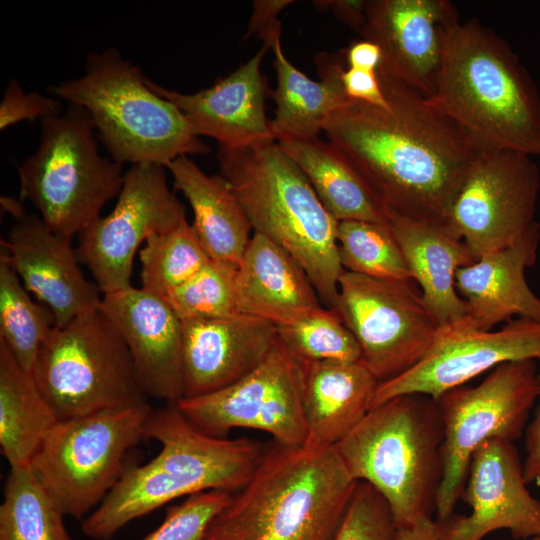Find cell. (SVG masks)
<instances>
[{"label": "cell", "instance_id": "6da1fadb", "mask_svg": "<svg viewBox=\"0 0 540 540\" xmlns=\"http://www.w3.org/2000/svg\"><path fill=\"white\" fill-rule=\"evenodd\" d=\"M377 75L389 107L350 99L323 131L388 212L443 225L483 151L426 96L382 71Z\"/></svg>", "mask_w": 540, "mask_h": 540}, {"label": "cell", "instance_id": "7a4b0ae2", "mask_svg": "<svg viewBox=\"0 0 540 540\" xmlns=\"http://www.w3.org/2000/svg\"><path fill=\"white\" fill-rule=\"evenodd\" d=\"M428 101L482 151L540 157V94L495 31L458 15L443 29L442 60Z\"/></svg>", "mask_w": 540, "mask_h": 540}, {"label": "cell", "instance_id": "3957f363", "mask_svg": "<svg viewBox=\"0 0 540 540\" xmlns=\"http://www.w3.org/2000/svg\"><path fill=\"white\" fill-rule=\"evenodd\" d=\"M146 438L160 443L151 461L125 469L102 503L81 524L85 536L111 540L131 521L193 494L239 491L250 480L265 448L247 438L208 436L197 430L175 404L152 410Z\"/></svg>", "mask_w": 540, "mask_h": 540}, {"label": "cell", "instance_id": "277c9868", "mask_svg": "<svg viewBox=\"0 0 540 540\" xmlns=\"http://www.w3.org/2000/svg\"><path fill=\"white\" fill-rule=\"evenodd\" d=\"M357 483L334 447L276 442L212 520L205 540H331Z\"/></svg>", "mask_w": 540, "mask_h": 540}, {"label": "cell", "instance_id": "5b68a950", "mask_svg": "<svg viewBox=\"0 0 540 540\" xmlns=\"http://www.w3.org/2000/svg\"><path fill=\"white\" fill-rule=\"evenodd\" d=\"M219 175L240 201L254 233L272 240L303 268L319 299L334 309L344 272L337 249L338 221L306 175L277 141L219 148Z\"/></svg>", "mask_w": 540, "mask_h": 540}, {"label": "cell", "instance_id": "8992f818", "mask_svg": "<svg viewBox=\"0 0 540 540\" xmlns=\"http://www.w3.org/2000/svg\"><path fill=\"white\" fill-rule=\"evenodd\" d=\"M442 439L437 400L410 393L372 407L334 448L354 480L380 493L400 527L435 508Z\"/></svg>", "mask_w": 540, "mask_h": 540}, {"label": "cell", "instance_id": "52a82bcc", "mask_svg": "<svg viewBox=\"0 0 540 540\" xmlns=\"http://www.w3.org/2000/svg\"><path fill=\"white\" fill-rule=\"evenodd\" d=\"M49 91L89 113L98 140L121 165L166 168L178 157L209 151L185 115L150 89L140 67L114 47L91 52L83 75Z\"/></svg>", "mask_w": 540, "mask_h": 540}, {"label": "cell", "instance_id": "ba28073f", "mask_svg": "<svg viewBox=\"0 0 540 540\" xmlns=\"http://www.w3.org/2000/svg\"><path fill=\"white\" fill-rule=\"evenodd\" d=\"M41 121L38 149L18 166L19 197L53 232L72 239L121 191L122 165L99 153L94 123L82 107Z\"/></svg>", "mask_w": 540, "mask_h": 540}, {"label": "cell", "instance_id": "9c48e42d", "mask_svg": "<svg viewBox=\"0 0 540 540\" xmlns=\"http://www.w3.org/2000/svg\"><path fill=\"white\" fill-rule=\"evenodd\" d=\"M32 375L59 421L146 402L131 354L101 307L54 326Z\"/></svg>", "mask_w": 540, "mask_h": 540}, {"label": "cell", "instance_id": "30bf717a", "mask_svg": "<svg viewBox=\"0 0 540 540\" xmlns=\"http://www.w3.org/2000/svg\"><path fill=\"white\" fill-rule=\"evenodd\" d=\"M152 410L143 402L53 427L30 466L65 516L81 520L102 503L124 473L128 452L146 438Z\"/></svg>", "mask_w": 540, "mask_h": 540}, {"label": "cell", "instance_id": "8fae6325", "mask_svg": "<svg viewBox=\"0 0 540 540\" xmlns=\"http://www.w3.org/2000/svg\"><path fill=\"white\" fill-rule=\"evenodd\" d=\"M538 396L536 361L525 360L501 364L479 385L458 386L436 399L443 430L437 521L454 514L475 451L492 439L513 443L519 439Z\"/></svg>", "mask_w": 540, "mask_h": 540}, {"label": "cell", "instance_id": "7c38bea8", "mask_svg": "<svg viewBox=\"0 0 540 540\" xmlns=\"http://www.w3.org/2000/svg\"><path fill=\"white\" fill-rule=\"evenodd\" d=\"M334 309L379 383L416 366L440 328L413 280H383L344 271Z\"/></svg>", "mask_w": 540, "mask_h": 540}, {"label": "cell", "instance_id": "4fadbf2b", "mask_svg": "<svg viewBox=\"0 0 540 540\" xmlns=\"http://www.w3.org/2000/svg\"><path fill=\"white\" fill-rule=\"evenodd\" d=\"M540 173L532 157L483 151L461 182L443 226L475 261L518 241L536 222Z\"/></svg>", "mask_w": 540, "mask_h": 540}, {"label": "cell", "instance_id": "5bb4252c", "mask_svg": "<svg viewBox=\"0 0 540 540\" xmlns=\"http://www.w3.org/2000/svg\"><path fill=\"white\" fill-rule=\"evenodd\" d=\"M175 405L197 430L215 438H225L233 428H250L272 435L277 443L301 446L307 436L302 366L279 337L267 358L245 377Z\"/></svg>", "mask_w": 540, "mask_h": 540}, {"label": "cell", "instance_id": "9a60e30c", "mask_svg": "<svg viewBox=\"0 0 540 540\" xmlns=\"http://www.w3.org/2000/svg\"><path fill=\"white\" fill-rule=\"evenodd\" d=\"M184 220L185 207L170 189L165 167L132 165L124 174L113 210L78 235V259L103 295L130 288L139 246L152 234L169 231Z\"/></svg>", "mask_w": 540, "mask_h": 540}, {"label": "cell", "instance_id": "2e32d148", "mask_svg": "<svg viewBox=\"0 0 540 540\" xmlns=\"http://www.w3.org/2000/svg\"><path fill=\"white\" fill-rule=\"evenodd\" d=\"M525 360H540L539 320L516 318L496 331L462 324L441 327L430 350L416 366L379 383L372 407L410 393L436 400L444 392L501 364Z\"/></svg>", "mask_w": 540, "mask_h": 540}, {"label": "cell", "instance_id": "e0dca14e", "mask_svg": "<svg viewBox=\"0 0 540 540\" xmlns=\"http://www.w3.org/2000/svg\"><path fill=\"white\" fill-rule=\"evenodd\" d=\"M461 498L470 514L436 521L439 540H482L499 529L517 539L540 537V501L527 488L513 442L492 439L475 451Z\"/></svg>", "mask_w": 540, "mask_h": 540}, {"label": "cell", "instance_id": "ac0fdd59", "mask_svg": "<svg viewBox=\"0 0 540 540\" xmlns=\"http://www.w3.org/2000/svg\"><path fill=\"white\" fill-rule=\"evenodd\" d=\"M14 215L7 238L1 239L0 259L50 309L55 326L100 308L101 291L84 277L72 239L53 232L39 215H26L21 207Z\"/></svg>", "mask_w": 540, "mask_h": 540}, {"label": "cell", "instance_id": "d6986e66", "mask_svg": "<svg viewBox=\"0 0 540 540\" xmlns=\"http://www.w3.org/2000/svg\"><path fill=\"white\" fill-rule=\"evenodd\" d=\"M457 15L447 0H368L360 35L381 50L377 70L429 97L441 66L444 26Z\"/></svg>", "mask_w": 540, "mask_h": 540}, {"label": "cell", "instance_id": "ffe728a7", "mask_svg": "<svg viewBox=\"0 0 540 540\" xmlns=\"http://www.w3.org/2000/svg\"><path fill=\"white\" fill-rule=\"evenodd\" d=\"M101 309L124 340L146 395L184 396L182 321L164 297L130 287L105 294Z\"/></svg>", "mask_w": 540, "mask_h": 540}, {"label": "cell", "instance_id": "44dd1931", "mask_svg": "<svg viewBox=\"0 0 540 540\" xmlns=\"http://www.w3.org/2000/svg\"><path fill=\"white\" fill-rule=\"evenodd\" d=\"M270 48L261 49L228 76L204 90L185 94L146 77L150 89L172 102L196 134L215 139L219 148L235 149L277 141L265 113V81L260 66Z\"/></svg>", "mask_w": 540, "mask_h": 540}, {"label": "cell", "instance_id": "7402d4cb", "mask_svg": "<svg viewBox=\"0 0 540 540\" xmlns=\"http://www.w3.org/2000/svg\"><path fill=\"white\" fill-rule=\"evenodd\" d=\"M181 321L183 398L215 392L245 377L279 337L273 323L243 314Z\"/></svg>", "mask_w": 540, "mask_h": 540}, {"label": "cell", "instance_id": "603a6c76", "mask_svg": "<svg viewBox=\"0 0 540 540\" xmlns=\"http://www.w3.org/2000/svg\"><path fill=\"white\" fill-rule=\"evenodd\" d=\"M540 223L535 222L515 243L485 254L455 275V287L466 305L462 324L491 330L513 317L540 321V298L530 289L525 271L536 262Z\"/></svg>", "mask_w": 540, "mask_h": 540}, {"label": "cell", "instance_id": "cb8c5ba5", "mask_svg": "<svg viewBox=\"0 0 540 540\" xmlns=\"http://www.w3.org/2000/svg\"><path fill=\"white\" fill-rule=\"evenodd\" d=\"M236 306L239 314L290 324L322 307L301 265L283 248L254 233L237 267Z\"/></svg>", "mask_w": 540, "mask_h": 540}, {"label": "cell", "instance_id": "d4e9b609", "mask_svg": "<svg viewBox=\"0 0 540 540\" xmlns=\"http://www.w3.org/2000/svg\"><path fill=\"white\" fill-rule=\"evenodd\" d=\"M299 361L307 427L302 446L312 451L332 448L371 409L379 381L362 360Z\"/></svg>", "mask_w": 540, "mask_h": 540}, {"label": "cell", "instance_id": "484cf974", "mask_svg": "<svg viewBox=\"0 0 540 540\" xmlns=\"http://www.w3.org/2000/svg\"><path fill=\"white\" fill-rule=\"evenodd\" d=\"M388 222L411 278L439 327L463 324L466 305L455 287L459 268L475 259L467 245L440 224L388 212Z\"/></svg>", "mask_w": 540, "mask_h": 540}, {"label": "cell", "instance_id": "4316f807", "mask_svg": "<svg viewBox=\"0 0 540 540\" xmlns=\"http://www.w3.org/2000/svg\"><path fill=\"white\" fill-rule=\"evenodd\" d=\"M166 168L190 204L191 226L209 258L238 267L253 229L230 185L221 175L204 173L188 156Z\"/></svg>", "mask_w": 540, "mask_h": 540}, {"label": "cell", "instance_id": "83f0119b", "mask_svg": "<svg viewBox=\"0 0 540 540\" xmlns=\"http://www.w3.org/2000/svg\"><path fill=\"white\" fill-rule=\"evenodd\" d=\"M271 50L277 86L273 91L276 109L270 124L276 140L318 137L329 118L351 99L341 81L345 69L341 60L327 53L320 55L317 65L321 80L314 81L287 59L280 37Z\"/></svg>", "mask_w": 540, "mask_h": 540}, {"label": "cell", "instance_id": "f1b7e54d", "mask_svg": "<svg viewBox=\"0 0 540 540\" xmlns=\"http://www.w3.org/2000/svg\"><path fill=\"white\" fill-rule=\"evenodd\" d=\"M327 211L338 221L387 222L388 209L349 160L329 141L281 138Z\"/></svg>", "mask_w": 540, "mask_h": 540}, {"label": "cell", "instance_id": "f546056e", "mask_svg": "<svg viewBox=\"0 0 540 540\" xmlns=\"http://www.w3.org/2000/svg\"><path fill=\"white\" fill-rule=\"evenodd\" d=\"M58 421L32 373L0 341V446L10 468L30 466Z\"/></svg>", "mask_w": 540, "mask_h": 540}, {"label": "cell", "instance_id": "4dcf8cb0", "mask_svg": "<svg viewBox=\"0 0 540 540\" xmlns=\"http://www.w3.org/2000/svg\"><path fill=\"white\" fill-rule=\"evenodd\" d=\"M64 517L31 466L10 468L0 505V540H73Z\"/></svg>", "mask_w": 540, "mask_h": 540}, {"label": "cell", "instance_id": "1f68e13d", "mask_svg": "<svg viewBox=\"0 0 540 540\" xmlns=\"http://www.w3.org/2000/svg\"><path fill=\"white\" fill-rule=\"evenodd\" d=\"M54 326L50 309L34 302L16 272L0 259V341L25 371L33 372L39 350Z\"/></svg>", "mask_w": 540, "mask_h": 540}, {"label": "cell", "instance_id": "d6a6232c", "mask_svg": "<svg viewBox=\"0 0 540 540\" xmlns=\"http://www.w3.org/2000/svg\"><path fill=\"white\" fill-rule=\"evenodd\" d=\"M337 249L344 271L383 280H412L388 221H340Z\"/></svg>", "mask_w": 540, "mask_h": 540}, {"label": "cell", "instance_id": "836d02e7", "mask_svg": "<svg viewBox=\"0 0 540 540\" xmlns=\"http://www.w3.org/2000/svg\"><path fill=\"white\" fill-rule=\"evenodd\" d=\"M139 258L141 288L162 297L211 260L187 220L169 231L148 237Z\"/></svg>", "mask_w": 540, "mask_h": 540}, {"label": "cell", "instance_id": "e575fe53", "mask_svg": "<svg viewBox=\"0 0 540 540\" xmlns=\"http://www.w3.org/2000/svg\"><path fill=\"white\" fill-rule=\"evenodd\" d=\"M277 329L282 343L299 360H361V350L355 337L335 309L320 307Z\"/></svg>", "mask_w": 540, "mask_h": 540}, {"label": "cell", "instance_id": "d590c367", "mask_svg": "<svg viewBox=\"0 0 540 540\" xmlns=\"http://www.w3.org/2000/svg\"><path fill=\"white\" fill-rule=\"evenodd\" d=\"M236 272L237 267L233 265L210 260L164 298L181 320L226 318L239 314Z\"/></svg>", "mask_w": 540, "mask_h": 540}, {"label": "cell", "instance_id": "8d00e7d4", "mask_svg": "<svg viewBox=\"0 0 540 540\" xmlns=\"http://www.w3.org/2000/svg\"><path fill=\"white\" fill-rule=\"evenodd\" d=\"M231 499L232 493L222 490L190 495L169 507L161 525L142 540H205L210 523Z\"/></svg>", "mask_w": 540, "mask_h": 540}, {"label": "cell", "instance_id": "74e56055", "mask_svg": "<svg viewBox=\"0 0 540 540\" xmlns=\"http://www.w3.org/2000/svg\"><path fill=\"white\" fill-rule=\"evenodd\" d=\"M395 528L385 499L370 484L359 481L331 540H392Z\"/></svg>", "mask_w": 540, "mask_h": 540}, {"label": "cell", "instance_id": "f35d334b", "mask_svg": "<svg viewBox=\"0 0 540 540\" xmlns=\"http://www.w3.org/2000/svg\"><path fill=\"white\" fill-rule=\"evenodd\" d=\"M59 112L61 105L57 100L35 92L26 93L15 79H11L0 103V129L24 120H41Z\"/></svg>", "mask_w": 540, "mask_h": 540}, {"label": "cell", "instance_id": "ab89813d", "mask_svg": "<svg viewBox=\"0 0 540 540\" xmlns=\"http://www.w3.org/2000/svg\"><path fill=\"white\" fill-rule=\"evenodd\" d=\"M293 2L292 0L253 1V11L244 38L247 39L253 34H257L264 44L271 49L274 41L281 36V24L278 15Z\"/></svg>", "mask_w": 540, "mask_h": 540}, {"label": "cell", "instance_id": "60d3db41", "mask_svg": "<svg viewBox=\"0 0 540 540\" xmlns=\"http://www.w3.org/2000/svg\"><path fill=\"white\" fill-rule=\"evenodd\" d=\"M341 81L349 98L385 109L389 107L377 71L346 67L342 71Z\"/></svg>", "mask_w": 540, "mask_h": 540}, {"label": "cell", "instance_id": "b9f144b4", "mask_svg": "<svg viewBox=\"0 0 540 540\" xmlns=\"http://www.w3.org/2000/svg\"><path fill=\"white\" fill-rule=\"evenodd\" d=\"M539 396L534 418L525 430L526 457L523 462L524 477L528 483L540 485V370L538 371Z\"/></svg>", "mask_w": 540, "mask_h": 540}, {"label": "cell", "instance_id": "7bdbcfd3", "mask_svg": "<svg viewBox=\"0 0 540 540\" xmlns=\"http://www.w3.org/2000/svg\"><path fill=\"white\" fill-rule=\"evenodd\" d=\"M313 3L319 11H331L336 18L359 34L366 23V0H318Z\"/></svg>", "mask_w": 540, "mask_h": 540}, {"label": "cell", "instance_id": "ee69618b", "mask_svg": "<svg viewBox=\"0 0 540 540\" xmlns=\"http://www.w3.org/2000/svg\"><path fill=\"white\" fill-rule=\"evenodd\" d=\"M349 68L377 71L382 54L379 46L368 40L352 43L345 52Z\"/></svg>", "mask_w": 540, "mask_h": 540}, {"label": "cell", "instance_id": "f6af8a7d", "mask_svg": "<svg viewBox=\"0 0 540 540\" xmlns=\"http://www.w3.org/2000/svg\"><path fill=\"white\" fill-rule=\"evenodd\" d=\"M392 540H439L436 522L423 515L412 524L396 527Z\"/></svg>", "mask_w": 540, "mask_h": 540}, {"label": "cell", "instance_id": "bcb514c9", "mask_svg": "<svg viewBox=\"0 0 540 540\" xmlns=\"http://www.w3.org/2000/svg\"><path fill=\"white\" fill-rule=\"evenodd\" d=\"M532 540H540V537H537V538H533Z\"/></svg>", "mask_w": 540, "mask_h": 540}]
</instances>
